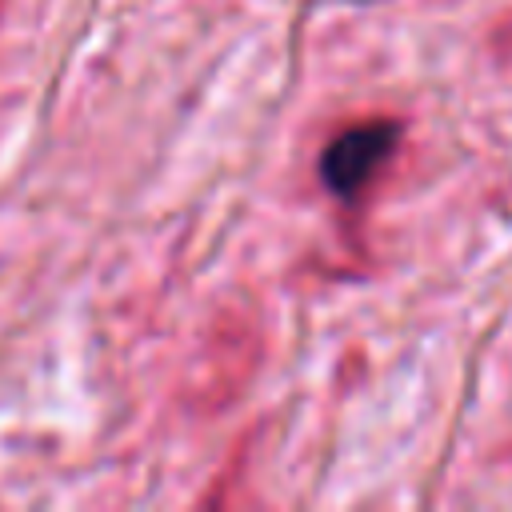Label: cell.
<instances>
[{"mask_svg":"<svg viewBox=\"0 0 512 512\" xmlns=\"http://www.w3.org/2000/svg\"><path fill=\"white\" fill-rule=\"evenodd\" d=\"M396 140H400L396 120H360V124L344 128L320 156L324 184L336 196H356L380 172V164L392 156Z\"/></svg>","mask_w":512,"mask_h":512,"instance_id":"6da1fadb","label":"cell"}]
</instances>
